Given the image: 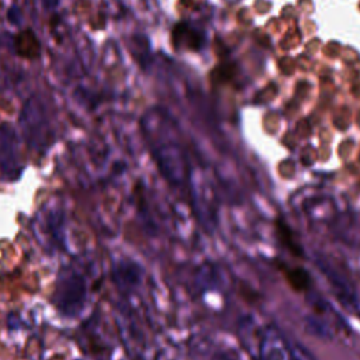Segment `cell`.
Returning <instances> with one entry per match:
<instances>
[{
  "label": "cell",
  "mask_w": 360,
  "mask_h": 360,
  "mask_svg": "<svg viewBox=\"0 0 360 360\" xmlns=\"http://www.w3.org/2000/svg\"><path fill=\"white\" fill-rule=\"evenodd\" d=\"M257 354L260 360H312L304 347L273 325L262 330Z\"/></svg>",
  "instance_id": "1"
},
{
  "label": "cell",
  "mask_w": 360,
  "mask_h": 360,
  "mask_svg": "<svg viewBox=\"0 0 360 360\" xmlns=\"http://www.w3.org/2000/svg\"><path fill=\"white\" fill-rule=\"evenodd\" d=\"M315 266L326 278L329 287L332 288V292L345 307L356 308L359 305L356 285L353 280L349 277V274L339 264L333 263L326 257L319 256L315 259Z\"/></svg>",
  "instance_id": "2"
},
{
  "label": "cell",
  "mask_w": 360,
  "mask_h": 360,
  "mask_svg": "<svg viewBox=\"0 0 360 360\" xmlns=\"http://www.w3.org/2000/svg\"><path fill=\"white\" fill-rule=\"evenodd\" d=\"M86 295L84 280L79 274H72L60 281L56 288V305L68 315H75L82 309Z\"/></svg>",
  "instance_id": "3"
},
{
  "label": "cell",
  "mask_w": 360,
  "mask_h": 360,
  "mask_svg": "<svg viewBox=\"0 0 360 360\" xmlns=\"http://www.w3.org/2000/svg\"><path fill=\"white\" fill-rule=\"evenodd\" d=\"M14 49L21 58L34 59L39 55L41 46L37 35L31 30H22L14 37Z\"/></svg>",
  "instance_id": "4"
},
{
  "label": "cell",
  "mask_w": 360,
  "mask_h": 360,
  "mask_svg": "<svg viewBox=\"0 0 360 360\" xmlns=\"http://www.w3.org/2000/svg\"><path fill=\"white\" fill-rule=\"evenodd\" d=\"M114 280L121 288L131 290L139 283L141 270L134 263H121L114 270Z\"/></svg>",
  "instance_id": "5"
},
{
  "label": "cell",
  "mask_w": 360,
  "mask_h": 360,
  "mask_svg": "<svg viewBox=\"0 0 360 360\" xmlns=\"http://www.w3.org/2000/svg\"><path fill=\"white\" fill-rule=\"evenodd\" d=\"M285 277L288 283L295 288L297 291L307 292L311 290V276L309 273L302 267H288L285 271Z\"/></svg>",
  "instance_id": "6"
},
{
  "label": "cell",
  "mask_w": 360,
  "mask_h": 360,
  "mask_svg": "<svg viewBox=\"0 0 360 360\" xmlns=\"http://www.w3.org/2000/svg\"><path fill=\"white\" fill-rule=\"evenodd\" d=\"M305 328L311 335L322 339L330 338L333 335L330 326L323 319H321V316H308L305 321Z\"/></svg>",
  "instance_id": "7"
},
{
  "label": "cell",
  "mask_w": 360,
  "mask_h": 360,
  "mask_svg": "<svg viewBox=\"0 0 360 360\" xmlns=\"http://www.w3.org/2000/svg\"><path fill=\"white\" fill-rule=\"evenodd\" d=\"M278 236L280 239L284 242V245L287 246L288 250H291L294 255H301V248L300 245L292 239V235L290 232V229L281 224H278Z\"/></svg>",
  "instance_id": "8"
},
{
  "label": "cell",
  "mask_w": 360,
  "mask_h": 360,
  "mask_svg": "<svg viewBox=\"0 0 360 360\" xmlns=\"http://www.w3.org/2000/svg\"><path fill=\"white\" fill-rule=\"evenodd\" d=\"M210 360H233L231 356L225 354V353H217L215 356H212Z\"/></svg>",
  "instance_id": "9"
}]
</instances>
